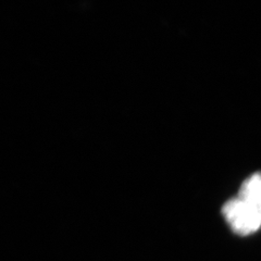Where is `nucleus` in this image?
Wrapping results in <instances>:
<instances>
[{"label":"nucleus","instance_id":"obj_1","mask_svg":"<svg viewBox=\"0 0 261 261\" xmlns=\"http://www.w3.org/2000/svg\"><path fill=\"white\" fill-rule=\"evenodd\" d=\"M222 214L232 230L240 235H249L261 227V209L240 197L224 203Z\"/></svg>","mask_w":261,"mask_h":261},{"label":"nucleus","instance_id":"obj_2","mask_svg":"<svg viewBox=\"0 0 261 261\" xmlns=\"http://www.w3.org/2000/svg\"><path fill=\"white\" fill-rule=\"evenodd\" d=\"M239 197L261 209V173H255L245 179Z\"/></svg>","mask_w":261,"mask_h":261}]
</instances>
